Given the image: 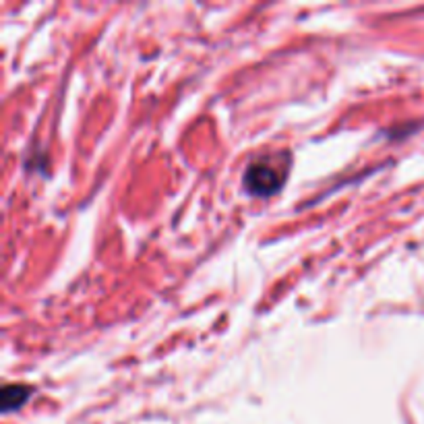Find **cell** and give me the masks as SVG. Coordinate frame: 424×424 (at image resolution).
Returning <instances> with one entry per match:
<instances>
[{
	"mask_svg": "<svg viewBox=\"0 0 424 424\" xmlns=\"http://www.w3.org/2000/svg\"><path fill=\"white\" fill-rule=\"evenodd\" d=\"M31 395V387L27 385H6L2 389V412H13V410H19Z\"/></svg>",
	"mask_w": 424,
	"mask_h": 424,
	"instance_id": "cell-2",
	"label": "cell"
},
{
	"mask_svg": "<svg viewBox=\"0 0 424 424\" xmlns=\"http://www.w3.org/2000/svg\"><path fill=\"white\" fill-rule=\"evenodd\" d=\"M282 181H284L282 172L269 160H259V162L248 164L243 176L246 190L255 197H269V195L278 192Z\"/></svg>",
	"mask_w": 424,
	"mask_h": 424,
	"instance_id": "cell-1",
	"label": "cell"
}]
</instances>
